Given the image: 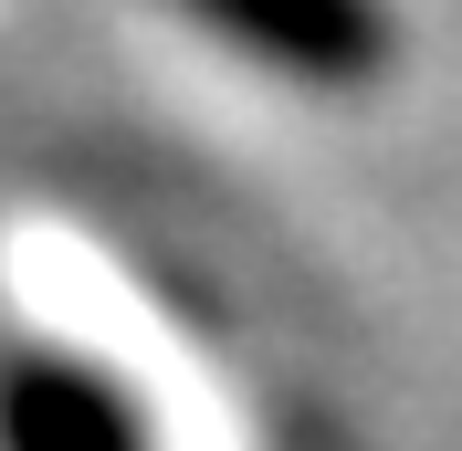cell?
<instances>
[{
    "instance_id": "cell-1",
    "label": "cell",
    "mask_w": 462,
    "mask_h": 451,
    "mask_svg": "<svg viewBox=\"0 0 462 451\" xmlns=\"http://www.w3.org/2000/svg\"><path fill=\"white\" fill-rule=\"evenodd\" d=\"M0 262H11V283H22V294L53 315V326L85 346L95 367H106L116 389H137L147 451H253L231 378H221L189 336H179V326L147 305V294L116 273L95 242H74L63 221H22Z\"/></svg>"
},
{
    "instance_id": "cell-2",
    "label": "cell",
    "mask_w": 462,
    "mask_h": 451,
    "mask_svg": "<svg viewBox=\"0 0 462 451\" xmlns=\"http://www.w3.org/2000/svg\"><path fill=\"white\" fill-rule=\"evenodd\" d=\"M221 42H242L253 63L294 74V85H378L389 53H400V22H389V0H189Z\"/></svg>"
},
{
    "instance_id": "cell-3",
    "label": "cell",
    "mask_w": 462,
    "mask_h": 451,
    "mask_svg": "<svg viewBox=\"0 0 462 451\" xmlns=\"http://www.w3.org/2000/svg\"><path fill=\"white\" fill-rule=\"evenodd\" d=\"M0 451H147V420L106 367L11 357L0 367Z\"/></svg>"
}]
</instances>
